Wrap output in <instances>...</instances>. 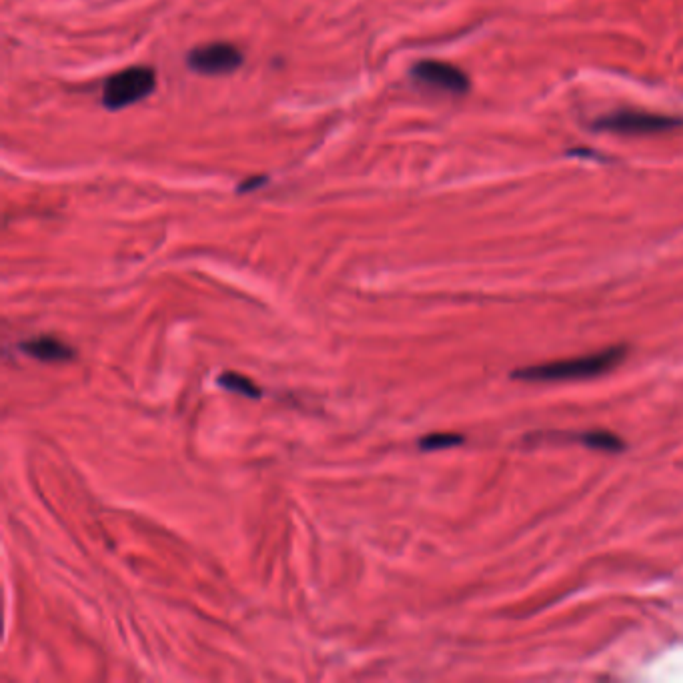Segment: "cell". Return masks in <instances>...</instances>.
Segmentation results:
<instances>
[{
	"label": "cell",
	"mask_w": 683,
	"mask_h": 683,
	"mask_svg": "<svg viewBox=\"0 0 683 683\" xmlns=\"http://www.w3.org/2000/svg\"><path fill=\"white\" fill-rule=\"evenodd\" d=\"M625 357V347H609L605 351H597L591 355L571 357L563 361H551L543 365H529L517 369L513 379L527 383H563V381H581L593 379L615 369Z\"/></svg>",
	"instance_id": "obj_1"
},
{
	"label": "cell",
	"mask_w": 683,
	"mask_h": 683,
	"mask_svg": "<svg viewBox=\"0 0 683 683\" xmlns=\"http://www.w3.org/2000/svg\"><path fill=\"white\" fill-rule=\"evenodd\" d=\"M157 75L149 67H131L115 73L103 85V105L109 111L133 107L153 95Z\"/></svg>",
	"instance_id": "obj_3"
},
{
	"label": "cell",
	"mask_w": 683,
	"mask_h": 683,
	"mask_svg": "<svg viewBox=\"0 0 683 683\" xmlns=\"http://www.w3.org/2000/svg\"><path fill=\"white\" fill-rule=\"evenodd\" d=\"M219 385L225 387L227 391H233V393L243 395V397H251V399H259L261 397V389L249 377L233 373V371L223 373L219 377Z\"/></svg>",
	"instance_id": "obj_7"
},
{
	"label": "cell",
	"mask_w": 683,
	"mask_h": 683,
	"mask_svg": "<svg viewBox=\"0 0 683 683\" xmlns=\"http://www.w3.org/2000/svg\"><path fill=\"white\" fill-rule=\"evenodd\" d=\"M463 443L461 435L455 433H431L427 437H423L419 441V447L423 451H439V449H449V447H457Z\"/></svg>",
	"instance_id": "obj_8"
},
{
	"label": "cell",
	"mask_w": 683,
	"mask_h": 683,
	"mask_svg": "<svg viewBox=\"0 0 683 683\" xmlns=\"http://www.w3.org/2000/svg\"><path fill=\"white\" fill-rule=\"evenodd\" d=\"M187 65L191 71L205 77L231 75L243 65V53L231 43H209L193 49L187 57Z\"/></svg>",
	"instance_id": "obj_5"
},
{
	"label": "cell",
	"mask_w": 683,
	"mask_h": 683,
	"mask_svg": "<svg viewBox=\"0 0 683 683\" xmlns=\"http://www.w3.org/2000/svg\"><path fill=\"white\" fill-rule=\"evenodd\" d=\"M19 347L25 355L43 363H67L75 357V351L53 335H41V337L23 341Z\"/></svg>",
	"instance_id": "obj_6"
},
{
	"label": "cell",
	"mask_w": 683,
	"mask_h": 683,
	"mask_svg": "<svg viewBox=\"0 0 683 683\" xmlns=\"http://www.w3.org/2000/svg\"><path fill=\"white\" fill-rule=\"evenodd\" d=\"M683 127V119L647 111H615L599 117L593 123L595 131L625 135V137H653L677 131Z\"/></svg>",
	"instance_id": "obj_2"
},
{
	"label": "cell",
	"mask_w": 683,
	"mask_h": 683,
	"mask_svg": "<svg viewBox=\"0 0 683 683\" xmlns=\"http://www.w3.org/2000/svg\"><path fill=\"white\" fill-rule=\"evenodd\" d=\"M263 183H265V177H251V181H249V183H243V185L239 187V191H241V193H249V191H253V189H259Z\"/></svg>",
	"instance_id": "obj_9"
},
{
	"label": "cell",
	"mask_w": 683,
	"mask_h": 683,
	"mask_svg": "<svg viewBox=\"0 0 683 683\" xmlns=\"http://www.w3.org/2000/svg\"><path fill=\"white\" fill-rule=\"evenodd\" d=\"M411 79L417 87L427 91L463 97L469 93V77L455 65L443 61H421L411 69Z\"/></svg>",
	"instance_id": "obj_4"
}]
</instances>
